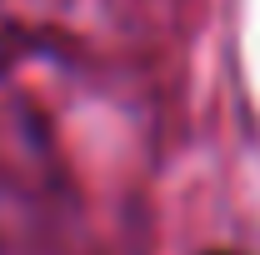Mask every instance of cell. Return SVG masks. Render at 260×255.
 <instances>
[{
    "instance_id": "cell-1",
    "label": "cell",
    "mask_w": 260,
    "mask_h": 255,
    "mask_svg": "<svg viewBox=\"0 0 260 255\" xmlns=\"http://www.w3.org/2000/svg\"><path fill=\"white\" fill-rule=\"evenodd\" d=\"M210 255H235V250H210Z\"/></svg>"
}]
</instances>
